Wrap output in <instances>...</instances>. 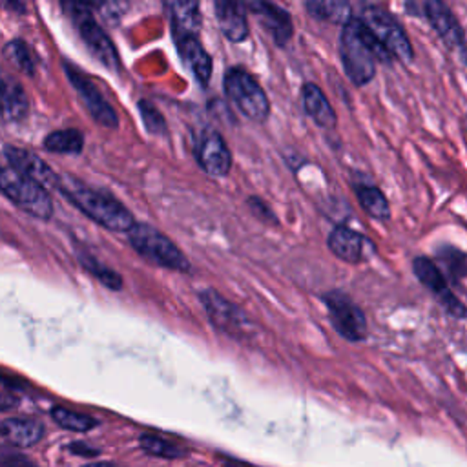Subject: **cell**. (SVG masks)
Returning a JSON list of instances; mask_svg holds the SVG:
<instances>
[{"mask_svg": "<svg viewBox=\"0 0 467 467\" xmlns=\"http://www.w3.org/2000/svg\"><path fill=\"white\" fill-rule=\"evenodd\" d=\"M339 57L347 77L356 86H365L374 78L378 62L389 64L392 60L387 49L358 16H350L343 24Z\"/></svg>", "mask_w": 467, "mask_h": 467, "instance_id": "6da1fadb", "label": "cell"}, {"mask_svg": "<svg viewBox=\"0 0 467 467\" xmlns=\"http://www.w3.org/2000/svg\"><path fill=\"white\" fill-rule=\"evenodd\" d=\"M57 190L84 215L106 230L128 232L135 223L133 213L113 195L89 188L73 177H60Z\"/></svg>", "mask_w": 467, "mask_h": 467, "instance_id": "7a4b0ae2", "label": "cell"}, {"mask_svg": "<svg viewBox=\"0 0 467 467\" xmlns=\"http://www.w3.org/2000/svg\"><path fill=\"white\" fill-rule=\"evenodd\" d=\"M130 246L146 261L177 272H190L192 265L179 246L162 232L146 223H133L126 232Z\"/></svg>", "mask_w": 467, "mask_h": 467, "instance_id": "3957f363", "label": "cell"}, {"mask_svg": "<svg viewBox=\"0 0 467 467\" xmlns=\"http://www.w3.org/2000/svg\"><path fill=\"white\" fill-rule=\"evenodd\" d=\"M0 192L26 213L47 221L53 215V201L42 184L13 166H0Z\"/></svg>", "mask_w": 467, "mask_h": 467, "instance_id": "277c9868", "label": "cell"}, {"mask_svg": "<svg viewBox=\"0 0 467 467\" xmlns=\"http://www.w3.org/2000/svg\"><path fill=\"white\" fill-rule=\"evenodd\" d=\"M224 93L237 111L252 120L265 122L270 115V102L259 82L243 67H228L224 73Z\"/></svg>", "mask_w": 467, "mask_h": 467, "instance_id": "5b68a950", "label": "cell"}, {"mask_svg": "<svg viewBox=\"0 0 467 467\" xmlns=\"http://www.w3.org/2000/svg\"><path fill=\"white\" fill-rule=\"evenodd\" d=\"M358 18L367 26V29L379 40L392 58L409 64L414 58L412 46L400 26V22L383 7L374 4H365L359 7Z\"/></svg>", "mask_w": 467, "mask_h": 467, "instance_id": "8992f818", "label": "cell"}, {"mask_svg": "<svg viewBox=\"0 0 467 467\" xmlns=\"http://www.w3.org/2000/svg\"><path fill=\"white\" fill-rule=\"evenodd\" d=\"M199 299L215 330L239 341H248L254 336V325L244 310L228 301L217 290L204 288L199 292Z\"/></svg>", "mask_w": 467, "mask_h": 467, "instance_id": "52a82bcc", "label": "cell"}, {"mask_svg": "<svg viewBox=\"0 0 467 467\" xmlns=\"http://www.w3.org/2000/svg\"><path fill=\"white\" fill-rule=\"evenodd\" d=\"M332 328L347 341L358 343L367 337V317L361 308L345 294L332 290L323 296Z\"/></svg>", "mask_w": 467, "mask_h": 467, "instance_id": "ba28073f", "label": "cell"}, {"mask_svg": "<svg viewBox=\"0 0 467 467\" xmlns=\"http://www.w3.org/2000/svg\"><path fill=\"white\" fill-rule=\"evenodd\" d=\"M64 71L67 80L71 82V86L75 88L77 95L80 97L84 108L88 109V113L91 115V119L108 128V130H117L119 126V117L117 111L113 109V106L102 97V93L99 91V88L93 84V80L89 77H86L78 67H75L69 62H64Z\"/></svg>", "mask_w": 467, "mask_h": 467, "instance_id": "9c48e42d", "label": "cell"}, {"mask_svg": "<svg viewBox=\"0 0 467 467\" xmlns=\"http://www.w3.org/2000/svg\"><path fill=\"white\" fill-rule=\"evenodd\" d=\"M67 18L75 26V29H77L78 36L82 38L84 46L88 47V51L109 71H119V66H120L119 53H117L111 38L108 36V33L99 24V20L89 13H78V15L67 16Z\"/></svg>", "mask_w": 467, "mask_h": 467, "instance_id": "30bf717a", "label": "cell"}, {"mask_svg": "<svg viewBox=\"0 0 467 467\" xmlns=\"http://www.w3.org/2000/svg\"><path fill=\"white\" fill-rule=\"evenodd\" d=\"M412 272L418 277V281L440 299V303L445 306V310L452 317H460V319L465 317L463 303L451 292L445 275L441 274V270L436 266L434 261H431L429 257L418 255L412 261Z\"/></svg>", "mask_w": 467, "mask_h": 467, "instance_id": "8fae6325", "label": "cell"}, {"mask_svg": "<svg viewBox=\"0 0 467 467\" xmlns=\"http://www.w3.org/2000/svg\"><path fill=\"white\" fill-rule=\"evenodd\" d=\"M197 164L210 177H226L232 170V153L221 133L206 130L195 146Z\"/></svg>", "mask_w": 467, "mask_h": 467, "instance_id": "7c38bea8", "label": "cell"}, {"mask_svg": "<svg viewBox=\"0 0 467 467\" xmlns=\"http://www.w3.org/2000/svg\"><path fill=\"white\" fill-rule=\"evenodd\" d=\"M246 9L270 33L275 46L285 47L290 42V38L294 35V24H292V16L286 9L274 4L272 0H250V2H246Z\"/></svg>", "mask_w": 467, "mask_h": 467, "instance_id": "4fadbf2b", "label": "cell"}, {"mask_svg": "<svg viewBox=\"0 0 467 467\" xmlns=\"http://www.w3.org/2000/svg\"><path fill=\"white\" fill-rule=\"evenodd\" d=\"M328 250L341 261L358 265L365 261L370 254H374V244L370 243L368 237L363 234L352 230L347 224H337L332 228L327 239Z\"/></svg>", "mask_w": 467, "mask_h": 467, "instance_id": "5bb4252c", "label": "cell"}, {"mask_svg": "<svg viewBox=\"0 0 467 467\" xmlns=\"http://www.w3.org/2000/svg\"><path fill=\"white\" fill-rule=\"evenodd\" d=\"M425 15L432 26V29L438 33V36L443 40V44L463 55L465 42H463V29L458 24L456 16L449 9V5L443 0H425Z\"/></svg>", "mask_w": 467, "mask_h": 467, "instance_id": "9a60e30c", "label": "cell"}, {"mask_svg": "<svg viewBox=\"0 0 467 467\" xmlns=\"http://www.w3.org/2000/svg\"><path fill=\"white\" fill-rule=\"evenodd\" d=\"M4 155L9 162V166H13L15 170L26 173L27 177L35 179L38 184H42L47 190H57L58 188V181L60 175L55 173L51 170V166H47L38 155H35L29 150L18 148V146H5L4 148Z\"/></svg>", "mask_w": 467, "mask_h": 467, "instance_id": "2e32d148", "label": "cell"}, {"mask_svg": "<svg viewBox=\"0 0 467 467\" xmlns=\"http://www.w3.org/2000/svg\"><path fill=\"white\" fill-rule=\"evenodd\" d=\"M29 111V99L20 80L0 66V117L7 122H20Z\"/></svg>", "mask_w": 467, "mask_h": 467, "instance_id": "e0dca14e", "label": "cell"}, {"mask_svg": "<svg viewBox=\"0 0 467 467\" xmlns=\"http://www.w3.org/2000/svg\"><path fill=\"white\" fill-rule=\"evenodd\" d=\"M66 16L89 13L109 26L120 24L130 9V0H58Z\"/></svg>", "mask_w": 467, "mask_h": 467, "instance_id": "ac0fdd59", "label": "cell"}, {"mask_svg": "<svg viewBox=\"0 0 467 467\" xmlns=\"http://www.w3.org/2000/svg\"><path fill=\"white\" fill-rule=\"evenodd\" d=\"M215 18L221 33L232 42H243L248 36V18L244 0H213Z\"/></svg>", "mask_w": 467, "mask_h": 467, "instance_id": "d6986e66", "label": "cell"}, {"mask_svg": "<svg viewBox=\"0 0 467 467\" xmlns=\"http://www.w3.org/2000/svg\"><path fill=\"white\" fill-rule=\"evenodd\" d=\"M173 42L186 67H190V71L199 80V84L206 88L212 77V57L206 53L199 38L193 35H184V36H173Z\"/></svg>", "mask_w": 467, "mask_h": 467, "instance_id": "ffe728a7", "label": "cell"}, {"mask_svg": "<svg viewBox=\"0 0 467 467\" xmlns=\"http://www.w3.org/2000/svg\"><path fill=\"white\" fill-rule=\"evenodd\" d=\"M164 11L170 18L173 36L193 35L201 31V11L199 0H162Z\"/></svg>", "mask_w": 467, "mask_h": 467, "instance_id": "44dd1931", "label": "cell"}, {"mask_svg": "<svg viewBox=\"0 0 467 467\" xmlns=\"http://www.w3.org/2000/svg\"><path fill=\"white\" fill-rule=\"evenodd\" d=\"M301 102L305 113L325 130H336L337 117L334 108L330 106L327 95L321 91V88L314 82H305L301 88Z\"/></svg>", "mask_w": 467, "mask_h": 467, "instance_id": "7402d4cb", "label": "cell"}, {"mask_svg": "<svg viewBox=\"0 0 467 467\" xmlns=\"http://www.w3.org/2000/svg\"><path fill=\"white\" fill-rule=\"evenodd\" d=\"M46 429L33 418H7L0 423V436L15 447H31L38 443Z\"/></svg>", "mask_w": 467, "mask_h": 467, "instance_id": "603a6c76", "label": "cell"}, {"mask_svg": "<svg viewBox=\"0 0 467 467\" xmlns=\"http://www.w3.org/2000/svg\"><path fill=\"white\" fill-rule=\"evenodd\" d=\"M305 11L319 20L328 24H345L352 16L348 0H301Z\"/></svg>", "mask_w": 467, "mask_h": 467, "instance_id": "cb8c5ba5", "label": "cell"}, {"mask_svg": "<svg viewBox=\"0 0 467 467\" xmlns=\"http://www.w3.org/2000/svg\"><path fill=\"white\" fill-rule=\"evenodd\" d=\"M354 193L358 197L359 206L378 221H387L390 219V206L385 197V193L372 184H354Z\"/></svg>", "mask_w": 467, "mask_h": 467, "instance_id": "d4e9b609", "label": "cell"}, {"mask_svg": "<svg viewBox=\"0 0 467 467\" xmlns=\"http://www.w3.org/2000/svg\"><path fill=\"white\" fill-rule=\"evenodd\" d=\"M4 58L13 64L20 73L33 77L36 71V58L31 46L24 38H13L2 47Z\"/></svg>", "mask_w": 467, "mask_h": 467, "instance_id": "484cf974", "label": "cell"}, {"mask_svg": "<svg viewBox=\"0 0 467 467\" xmlns=\"http://www.w3.org/2000/svg\"><path fill=\"white\" fill-rule=\"evenodd\" d=\"M44 148L53 153H80L84 148V135L78 130H57L44 139Z\"/></svg>", "mask_w": 467, "mask_h": 467, "instance_id": "4316f807", "label": "cell"}, {"mask_svg": "<svg viewBox=\"0 0 467 467\" xmlns=\"http://www.w3.org/2000/svg\"><path fill=\"white\" fill-rule=\"evenodd\" d=\"M51 418L62 429H67V431H73V432H88V431H91L99 425V420H95L88 414H82V412L64 409V407L51 409Z\"/></svg>", "mask_w": 467, "mask_h": 467, "instance_id": "83f0119b", "label": "cell"}, {"mask_svg": "<svg viewBox=\"0 0 467 467\" xmlns=\"http://www.w3.org/2000/svg\"><path fill=\"white\" fill-rule=\"evenodd\" d=\"M139 447L146 454L164 458V460H175V458L186 456V451L181 449L179 445L168 441L166 438H159V436H151V434H142L139 438Z\"/></svg>", "mask_w": 467, "mask_h": 467, "instance_id": "f1b7e54d", "label": "cell"}, {"mask_svg": "<svg viewBox=\"0 0 467 467\" xmlns=\"http://www.w3.org/2000/svg\"><path fill=\"white\" fill-rule=\"evenodd\" d=\"M78 261H80V265H82L88 272H91L106 288L115 290V292L122 288V277H120V274L115 272V270H111V268H108L106 265L99 263L93 255H89V254H80V255H78Z\"/></svg>", "mask_w": 467, "mask_h": 467, "instance_id": "f546056e", "label": "cell"}, {"mask_svg": "<svg viewBox=\"0 0 467 467\" xmlns=\"http://www.w3.org/2000/svg\"><path fill=\"white\" fill-rule=\"evenodd\" d=\"M139 111H140V117H142V122L146 126V130L153 135H162L166 133V120L164 117L161 115V111L150 102V100H139Z\"/></svg>", "mask_w": 467, "mask_h": 467, "instance_id": "4dcf8cb0", "label": "cell"}, {"mask_svg": "<svg viewBox=\"0 0 467 467\" xmlns=\"http://www.w3.org/2000/svg\"><path fill=\"white\" fill-rule=\"evenodd\" d=\"M440 261L443 263V266H445L447 274L451 275V279L460 283L463 274H465V257H463V254L460 250H456V248L447 246V248H443L440 252Z\"/></svg>", "mask_w": 467, "mask_h": 467, "instance_id": "1f68e13d", "label": "cell"}, {"mask_svg": "<svg viewBox=\"0 0 467 467\" xmlns=\"http://www.w3.org/2000/svg\"><path fill=\"white\" fill-rule=\"evenodd\" d=\"M246 204H248V208L252 210V213H254L259 221H265V223H268V224H277V223H279L277 217H275V213L270 210V206H268L261 197L252 195V197L246 199Z\"/></svg>", "mask_w": 467, "mask_h": 467, "instance_id": "d6a6232c", "label": "cell"}, {"mask_svg": "<svg viewBox=\"0 0 467 467\" xmlns=\"http://www.w3.org/2000/svg\"><path fill=\"white\" fill-rule=\"evenodd\" d=\"M33 462L26 458L22 452H16L9 445H0V465L2 467H13V465H31Z\"/></svg>", "mask_w": 467, "mask_h": 467, "instance_id": "836d02e7", "label": "cell"}, {"mask_svg": "<svg viewBox=\"0 0 467 467\" xmlns=\"http://www.w3.org/2000/svg\"><path fill=\"white\" fill-rule=\"evenodd\" d=\"M0 5L15 15H26L27 13V0H0Z\"/></svg>", "mask_w": 467, "mask_h": 467, "instance_id": "e575fe53", "label": "cell"}, {"mask_svg": "<svg viewBox=\"0 0 467 467\" xmlns=\"http://www.w3.org/2000/svg\"><path fill=\"white\" fill-rule=\"evenodd\" d=\"M67 449H69L73 454H78V456H97V454H99V449L89 447V445L80 443V441L69 443V445H67Z\"/></svg>", "mask_w": 467, "mask_h": 467, "instance_id": "d590c367", "label": "cell"}, {"mask_svg": "<svg viewBox=\"0 0 467 467\" xmlns=\"http://www.w3.org/2000/svg\"><path fill=\"white\" fill-rule=\"evenodd\" d=\"M15 405H16V398H13L11 394L0 392V410H7V409H13Z\"/></svg>", "mask_w": 467, "mask_h": 467, "instance_id": "8d00e7d4", "label": "cell"}]
</instances>
